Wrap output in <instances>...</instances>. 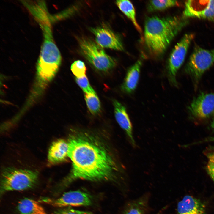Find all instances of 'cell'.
Instances as JSON below:
<instances>
[{"label": "cell", "instance_id": "cell-1", "mask_svg": "<svg viewBox=\"0 0 214 214\" xmlns=\"http://www.w3.org/2000/svg\"><path fill=\"white\" fill-rule=\"evenodd\" d=\"M68 143V155L72 162V168L65 183L78 179L107 180L118 171V167L108 150L94 137L77 133L71 136Z\"/></svg>", "mask_w": 214, "mask_h": 214}, {"label": "cell", "instance_id": "cell-2", "mask_svg": "<svg viewBox=\"0 0 214 214\" xmlns=\"http://www.w3.org/2000/svg\"><path fill=\"white\" fill-rule=\"evenodd\" d=\"M189 23L188 18L182 15L147 17L144 25V42L150 55L154 58L161 56L173 39Z\"/></svg>", "mask_w": 214, "mask_h": 214}, {"label": "cell", "instance_id": "cell-3", "mask_svg": "<svg viewBox=\"0 0 214 214\" xmlns=\"http://www.w3.org/2000/svg\"><path fill=\"white\" fill-rule=\"evenodd\" d=\"M42 30L43 41L37 63L60 66L62 57L54 40L52 31V19L48 15H43L36 19Z\"/></svg>", "mask_w": 214, "mask_h": 214}, {"label": "cell", "instance_id": "cell-4", "mask_svg": "<svg viewBox=\"0 0 214 214\" xmlns=\"http://www.w3.org/2000/svg\"><path fill=\"white\" fill-rule=\"evenodd\" d=\"M38 177L37 171L28 169L8 167L2 172L1 191H22L31 188L36 182Z\"/></svg>", "mask_w": 214, "mask_h": 214}, {"label": "cell", "instance_id": "cell-5", "mask_svg": "<svg viewBox=\"0 0 214 214\" xmlns=\"http://www.w3.org/2000/svg\"><path fill=\"white\" fill-rule=\"evenodd\" d=\"M214 63V49H206L196 46L184 68L191 78L195 87L204 73Z\"/></svg>", "mask_w": 214, "mask_h": 214}, {"label": "cell", "instance_id": "cell-6", "mask_svg": "<svg viewBox=\"0 0 214 214\" xmlns=\"http://www.w3.org/2000/svg\"><path fill=\"white\" fill-rule=\"evenodd\" d=\"M79 43L84 56L96 69L106 72L116 66L115 59L108 55L102 47L93 40L82 38L79 40Z\"/></svg>", "mask_w": 214, "mask_h": 214}, {"label": "cell", "instance_id": "cell-7", "mask_svg": "<svg viewBox=\"0 0 214 214\" xmlns=\"http://www.w3.org/2000/svg\"><path fill=\"white\" fill-rule=\"evenodd\" d=\"M194 37L193 33H187L175 46L169 57L167 67L166 75L170 84L175 87L178 86L176 76L183 64L190 44Z\"/></svg>", "mask_w": 214, "mask_h": 214}, {"label": "cell", "instance_id": "cell-8", "mask_svg": "<svg viewBox=\"0 0 214 214\" xmlns=\"http://www.w3.org/2000/svg\"><path fill=\"white\" fill-rule=\"evenodd\" d=\"M189 114L194 118L204 119L214 116V93H203L194 98L188 107Z\"/></svg>", "mask_w": 214, "mask_h": 214}, {"label": "cell", "instance_id": "cell-9", "mask_svg": "<svg viewBox=\"0 0 214 214\" xmlns=\"http://www.w3.org/2000/svg\"><path fill=\"white\" fill-rule=\"evenodd\" d=\"M182 15L188 18L206 19L214 23V0L187 1Z\"/></svg>", "mask_w": 214, "mask_h": 214}, {"label": "cell", "instance_id": "cell-10", "mask_svg": "<svg viewBox=\"0 0 214 214\" xmlns=\"http://www.w3.org/2000/svg\"><path fill=\"white\" fill-rule=\"evenodd\" d=\"M45 202L54 206L62 207L68 206H86L92 203V199L88 193L80 191H68L59 198L54 200H45Z\"/></svg>", "mask_w": 214, "mask_h": 214}, {"label": "cell", "instance_id": "cell-11", "mask_svg": "<svg viewBox=\"0 0 214 214\" xmlns=\"http://www.w3.org/2000/svg\"><path fill=\"white\" fill-rule=\"evenodd\" d=\"M90 31L95 36L96 43L102 48L120 51L124 50L120 39L110 29L102 26L91 28Z\"/></svg>", "mask_w": 214, "mask_h": 214}, {"label": "cell", "instance_id": "cell-12", "mask_svg": "<svg viewBox=\"0 0 214 214\" xmlns=\"http://www.w3.org/2000/svg\"><path fill=\"white\" fill-rule=\"evenodd\" d=\"M113 103L117 122L125 132L131 144L135 147L136 144L133 136L132 125L126 108L116 100H113Z\"/></svg>", "mask_w": 214, "mask_h": 214}, {"label": "cell", "instance_id": "cell-13", "mask_svg": "<svg viewBox=\"0 0 214 214\" xmlns=\"http://www.w3.org/2000/svg\"><path fill=\"white\" fill-rule=\"evenodd\" d=\"M204 204L193 196L186 195L178 203L177 214H204Z\"/></svg>", "mask_w": 214, "mask_h": 214}, {"label": "cell", "instance_id": "cell-14", "mask_svg": "<svg viewBox=\"0 0 214 214\" xmlns=\"http://www.w3.org/2000/svg\"><path fill=\"white\" fill-rule=\"evenodd\" d=\"M142 61L139 59L128 70L121 88L127 94H131L135 90L139 81Z\"/></svg>", "mask_w": 214, "mask_h": 214}, {"label": "cell", "instance_id": "cell-15", "mask_svg": "<svg viewBox=\"0 0 214 214\" xmlns=\"http://www.w3.org/2000/svg\"><path fill=\"white\" fill-rule=\"evenodd\" d=\"M68 143L63 139H59L52 143L49 149L48 160L52 163L64 161L68 156Z\"/></svg>", "mask_w": 214, "mask_h": 214}, {"label": "cell", "instance_id": "cell-16", "mask_svg": "<svg viewBox=\"0 0 214 214\" xmlns=\"http://www.w3.org/2000/svg\"><path fill=\"white\" fill-rule=\"evenodd\" d=\"M149 195L145 194L131 201L128 204L123 214H145L149 208Z\"/></svg>", "mask_w": 214, "mask_h": 214}, {"label": "cell", "instance_id": "cell-17", "mask_svg": "<svg viewBox=\"0 0 214 214\" xmlns=\"http://www.w3.org/2000/svg\"><path fill=\"white\" fill-rule=\"evenodd\" d=\"M18 209L21 214H47L43 207L36 201L25 198L20 201Z\"/></svg>", "mask_w": 214, "mask_h": 214}, {"label": "cell", "instance_id": "cell-18", "mask_svg": "<svg viewBox=\"0 0 214 214\" xmlns=\"http://www.w3.org/2000/svg\"><path fill=\"white\" fill-rule=\"evenodd\" d=\"M116 3L119 10L132 22L136 29L139 33L142 29L137 22L135 8L132 3L129 0H119Z\"/></svg>", "mask_w": 214, "mask_h": 214}, {"label": "cell", "instance_id": "cell-19", "mask_svg": "<svg viewBox=\"0 0 214 214\" xmlns=\"http://www.w3.org/2000/svg\"><path fill=\"white\" fill-rule=\"evenodd\" d=\"M177 3V1L173 0H150L147 10L150 12L164 10L176 5Z\"/></svg>", "mask_w": 214, "mask_h": 214}, {"label": "cell", "instance_id": "cell-20", "mask_svg": "<svg viewBox=\"0 0 214 214\" xmlns=\"http://www.w3.org/2000/svg\"><path fill=\"white\" fill-rule=\"evenodd\" d=\"M84 98L90 112L93 114L99 113L101 108L100 100L96 94L84 93Z\"/></svg>", "mask_w": 214, "mask_h": 214}, {"label": "cell", "instance_id": "cell-21", "mask_svg": "<svg viewBox=\"0 0 214 214\" xmlns=\"http://www.w3.org/2000/svg\"><path fill=\"white\" fill-rule=\"evenodd\" d=\"M86 70L84 62L80 60L74 61L71 66V70L76 77H80L86 75Z\"/></svg>", "mask_w": 214, "mask_h": 214}, {"label": "cell", "instance_id": "cell-22", "mask_svg": "<svg viewBox=\"0 0 214 214\" xmlns=\"http://www.w3.org/2000/svg\"><path fill=\"white\" fill-rule=\"evenodd\" d=\"M75 80L77 84L84 93L96 94L95 91L90 84L86 75L80 77H76Z\"/></svg>", "mask_w": 214, "mask_h": 214}, {"label": "cell", "instance_id": "cell-23", "mask_svg": "<svg viewBox=\"0 0 214 214\" xmlns=\"http://www.w3.org/2000/svg\"><path fill=\"white\" fill-rule=\"evenodd\" d=\"M203 153L208 159V163L214 166V147L210 146L207 147Z\"/></svg>", "mask_w": 214, "mask_h": 214}, {"label": "cell", "instance_id": "cell-24", "mask_svg": "<svg viewBox=\"0 0 214 214\" xmlns=\"http://www.w3.org/2000/svg\"><path fill=\"white\" fill-rule=\"evenodd\" d=\"M55 214H92V213L90 211H81L69 208L60 210Z\"/></svg>", "mask_w": 214, "mask_h": 214}, {"label": "cell", "instance_id": "cell-25", "mask_svg": "<svg viewBox=\"0 0 214 214\" xmlns=\"http://www.w3.org/2000/svg\"><path fill=\"white\" fill-rule=\"evenodd\" d=\"M206 169L207 173L214 181V166L208 163Z\"/></svg>", "mask_w": 214, "mask_h": 214}, {"label": "cell", "instance_id": "cell-26", "mask_svg": "<svg viewBox=\"0 0 214 214\" xmlns=\"http://www.w3.org/2000/svg\"><path fill=\"white\" fill-rule=\"evenodd\" d=\"M210 141H214V136H211V137H209L208 138H206L205 139H204L203 141H200L199 142V143L200 142H210Z\"/></svg>", "mask_w": 214, "mask_h": 214}, {"label": "cell", "instance_id": "cell-27", "mask_svg": "<svg viewBox=\"0 0 214 214\" xmlns=\"http://www.w3.org/2000/svg\"><path fill=\"white\" fill-rule=\"evenodd\" d=\"M167 206H166L163 208L161 210H160L156 214H161L163 212L166 208Z\"/></svg>", "mask_w": 214, "mask_h": 214}, {"label": "cell", "instance_id": "cell-28", "mask_svg": "<svg viewBox=\"0 0 214 214\" xmlns=\"http://www.w3.org/2000/svg\"><path fill=\"white\" fill-rule=\"evenodd\" d=\"M210 127L212 129L214 130V119L212 121L210 125Z\"/></svg>", "mask_w": 214, "mask_h": 214}]
</instances>
